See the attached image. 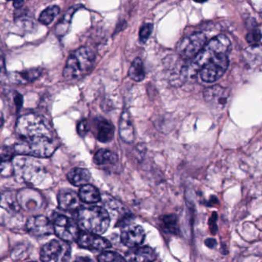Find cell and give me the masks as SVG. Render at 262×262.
<instances>
[{
    "instance_id": "1",
    "label": "cell",
    "mask_w": 262,
    "mask_h": 262,
    "mask_svg": "<svg viewBox=\"0 0 262 262\" xmlns=\"http://www.w3.org/2000/svg\"><path fill=\"white\" fill-rule=\"evenodd\" d=\"M17 142L15 152L19 156L49 158L57 148V142L50 123L33 113L19 118L16 127Z\"/></svg>"
},
{
    "instance_id": "2",
    "label": "cell",
    "mask_w": 262,
    "mask_h": 262,
    "mask_svg": "<svg viewBox=\"0 0 262 262\" xmlns=\"http://www.w3.org/2000/svg\"><path fill=\"white\" fill-rule=\"evenodd\" d=\"M230 50L231 42L227 36L224 35L216 36L205 46L188 67H184L185 77L195 76L207 62L217 56L228 55Z\"/></svg>"
},
{
    "instance_id": "3",
    "label": "cell",
    "mask_w": 262,
    "mask_h": 262,
    "mask_svg": "<svg viewBox=\"0 0 262 262\" xmlns=\"http://www.w3.org/2000/svg\"><path fill=\"white\" fill-rule=\"evenodd\" d=\"M76 212V223L82 231L99 235L110 227V214L102 207H81Z\"/></svg>"
},
{
    "instance_id": "4",
    "label": "cell",
    "mask_w": 262,
    "mask_h": 262,
    "mask_svg": "<svg viewBox=\"0 0 262 262\" xmlns=\"http://www.w3.org/2000/svg\"><path fill=\"white\" fill-rule=\"evenodd\" d=\"M13 170L19 182L31 185H38L45 177L43 165L30 156H15L13 160Z\"/></svg>"
},
{
    "instance_id": "5",
    "label": "cell",
    "mask_w": 262,
    "mask_h": 262,
    "mask_svg": "<svg viewBox=\"0 0 262 262\" xmlns=\"http://www.w3.org/2000/svg\"><path fill=\"white\" fill-rule=\"evenodd\" d=\"M96 55L90 49L81 47L71 53L67 59L63 77L67 80H77L86 75L94 66Z\"/></svg>"
},
{
    "instance_id": "6",
    "label": "cell",
    "mask_w": 262,
    "mask_h": 262,
    "mask_svg": "<svg viewBox=\"0 0 262 262\" xmlns=\"http://www.w3.org/2000/svg\"><path fill=\"white\" fill-rule=\"evenodd\" d=\"M70 244L62 240L50 241L46 244L40 251L42 262H69L71 257Z\"/></svg>"
},
{
    "instance_id": "7",
    "label": "cell",
    "mask_w": 262,
    "mask_h": 262,
    "mask_svg": "<svg viewBox=\"0 0 262 262\" xmlns=\"http://www.w3.org/2000/svg\"><path fill=\"white\" fill-rule=\"evenodd\" d=\"M53 225L55 234L67 243L76 241L81 231L75 221L62 214L55 217Z\"/></svg>"
},
{
    "instance_id": "8",
    "label": "cell",
    "mask_w": 262,
    "mask_h": 262,
    "mask_svg": "<svg viewBox=\"0 0 262 262\" xmlns=\"http://www.w3.org/2000/svg\"><path fill=\"white\" fill-rule=\"evenodd\" d=\"M229 65L227 55H222L207 62L200 71V76L202 80L208 83L215 82L220 79L228 69Z\"/></svg>"
},
{
    "instance_id": "9",
    "label": "cell",
    "mask_w": 262,
    "mask_h": 262,
    "mask_svg": "<svg viewBox=\"0 0 262 262\" xmlns=\"http://www.w3.org/2000/svg\"><path fill=\"white\" fill-rule=\"evenodd\" d=\"M206 42V36L203 33H193L179 42L178 52L185 59H192L200 53Z\"/></svg>"
},
{
    "instance_id": "10",
    "label": "cell",
    "mask_w": 262,
    "mask_h": 262,
    "mask_svg": "<svg viewBox=\"0 0 262 262\" xmlns=\"http://www.w3.org/2000/svg\"><path fill=\"white\" fill-rule=\"evenodd\" d=\"M27 231L34 237H45L54 232L53 223L43 215L33 216L27 221Z\"/></svg>"
},
{
    "instance_id": "11",
    "label": "cell",
    "mask_w": 262,
    "mask_h": 262,
    "mask_svg": "<svg viewBox=\"0 0 262 262\" xmlns=\"http://www.w3.org/2000/svg\"><path fill=\"white\" fill-rule=\"evenodd\" d=\"M76 242L82 248L95 251H102L112 246L111 243L107 239L98 234L85 231H80Z\"/></svg>"
},
{
    "instance_id": "12",
    "label": "cell",
    "mask_w": 262,
    "mask_h": 262,
    "mask_svg": "<svg viewBox=\"0 0 262 262\" xmlns=\"http://www.w3.org/2000/svg\"><path fill=\"white\" fill-rule=\"evenodd\" d=\"M145 230L139 225H127L122 228L121 241L128 248H136L145 240Z\"/></svg>"
},
{
    "instance_id": "13",
    "label": "cell",
    "mask_w": 262,
    "mask_h": 262,
    "mask_svg": "<svg viewBox=\"0 0 262 262\" xmlns=\"http://www.w3.org/2000/svg\"><path fill=\"white\" fill-rule=\"evenodd\" d=\"M18 204L27 211H33L39 209L43 203L40 193L32 188L21 190L17 194Z\"/></svg>"
},
{
    "instance_id": "14",
    "label": "cell",
    "mask_w": 262,
    "mask_h": 262,
    "mask_svg": "<svg viewBox=\"0 0 262 262\" xmlns=\"http://www.w3.org/2000/svg\"><path fill=\"white\" fill-rule=\"evenodd\" d=\"M204 98L205 101L214 108L221 110L226 105L228 99V93L226 89L220 85L207 88L204 91Z\"/></svg>"
},
{
    "instance_id": "15",
    "label": "cell",
    "mask_w": 262,
    "mask_h": 262,
    "mask_svg": "<svg viewBox=\"0 0 262 262\" xmlns=\"http://www.w3.org/2000/svg\"><path fill=\"white\" fill-rule=\"evenodd\" d=\"M57 198L59 208L64 211H76L81 208L79 195L73 190L62 189Z\"/></svg>"
},
{
    "instance_id": "16",
    "label": "cell",
    "mask_w": 262,
    "mask_h": 262,
    "mask_svg": "<svg viewBox=\"0 0 262 262\" xmlns=\"http://www.w3.org/2000/svg\"><path fill=\"white\" fill-rule=\"evenodd\" d=\"M125 259L126 262H153L156 259V253L150 247H136L125 254Z\"/></svg>"
},
{
    "instance_id": "17",
    "label": "cell",
    "mask_w": 262,
    "mask_h": 262,
    "mask_svg": "<svg viewBox=\"0 0 262 262\" xmlns=\"http://www.w3.org/2000/svg\"><path fill=\"white\" fill-rule=\"evenodd\" d=\"M119 136L127 143H133L135 141V129L129 113L127 110L122 113L119 121Z\"/></svg>"
},
{
    "instance_id": "18",
    "label": "cell",
    "mask_w": 262,
    "mask_h": 262,
    "mask_svg": "<svg viewBox=\"0 0 262 262\" xmlns=\"http://www.w3.org/2000/svg\"><path fill=\"white\" fill-rule=\"evenodd\" d=\"M42 73L40 69H30L24 71L11 73L9 77L13 83L27 84L39 79L42 76Z\"/></svg>"
},
{
    "instance_id": "19",
    "label": "cell",
    "mask_w": 262,
    "mask_h": 262,
    "mask_svg": "<svg viewBox=\"0 0 262 262\" xmlns=\"http://www.w3.org/2000/svg\"><path fill=\"white\" fill-rule=\"evenodd\" d=\"M114 133V126L111 122L105 119H97L96 123V136L99 142L105 143L113 140Z\"/></svg>"
},
{
    "instance_id": "20",
    "label": "cell",
    "mask_w": 262,
    "mask_h": 262,
    "mask_svg": "<svg viewBox=\"0 0 262 262\" xmlns=\"http://www.w3.org/2000/svg\"><path fill=\"white\" fill-rule=\"evenodd\" d=\"M91 174L88 169L82 168H75L70 170L67 174V179L72 185L75 186H83L90 182Z\"/></svg>"
},
{
    "instance_id": "21",
    "label": "cell",
    "mask_w": 262,
    "mask_h": 262,
    "mask_svg": "<svg viewBox=\"0 0 262 262\" xmlns=\"http://www.w3.org/2000/svg\"><path fill=\"white\" fill-rule=\"evenodd\" d=\"M78 195L80 201L87 204L97 203L101 200V194L99 190L89 184L81 187Z\"/></svg>"
},
{
    "instance_id": "22",
    "label": "cell",
    "mask_w": 262,
    "mask_h": 262,
    "mask_svg": "<svg viewBox=\"0 0 262 262\" xmlns=\"http://www.w3.org/2000/svg\"><path fill=\"white\" fill-rule=\"evenodd\" d=\"M14 149L6 147L0 149V174H4L9 169L13 170V160L14 159Z\"/></svg>"
},
{
    "instance_id": "23",
    "label": "cell",
    "mask_w": 262,
    "mask_h": 262,
    "mask_svg": "<svg viewBox=\"0 0 262 262\" xmlns=\"http://www.w3.org/2000/svg\"><path fill=\"white\" fill-rule=\"evenodd\" d=\"M118 160L117 155L108 149H99L94 156V162L98 165H115Z\"/></svg>"
},
{
    "instance_id": "24",
    "label": "cell",
    "mask_w": 262,
    "mask_h": 262,
    "mask_svg": "<svg viewBox=\"0 0 262 262\" xmlns=\"http://www.w3.org/2000/svg\"><path fill=\"white\" fill-rule=\"evenodd\" d=\"M128 76L130 79L136 82H141L145 77V67L143 62L140 58H136L134 59L129 70H128Z\"/></svg>"
},
{
    "instance_id": "25",
    "label": "cell",
    "mask_w": 262,
    "mask_h": 262,
    "mask_svg": "<svg viewBox=\"0 0 262 262\" xmlns=\"http://www.w3.org/2000/svg\"><path fill=\"white\" fill-rule=\"evenodd\" d=\"M76 10H77L76 7H72L64 15L62 21L58 24L56 29V33L59 36H64L67 33L69 28H70V24H71L72 18H73V14Z\"/></svg>"
},
{
    "instance_id": "26",
    "label": "cell",
    "mask_w": 262,
    "mask_h": 262,
    "mask_svg": "<svg viewBox=\"0 0 262 262\" xmlns=\"http://www.w3.org/2000/svg\"><path fill=\"white\" fill-rule=\"evenodd\" d=\"M59 13H60V9L58 6L48 7L43 10L39 16V22L46 26L50 25L53 22L55 18L59 15Z\"/></svg>"
},
{
    "instance_id": "27",
    "label": "cell",
    "mask_w": 262,
    "mask_h": 262,
    "mask_svg": "<svg viewBox=\"0 0 262 262\" xmlns=\"http://www.w3.org/2000/svg\"><path fill=\"white\" fill-rule=\"evenodd\" d=\"M98 262H126V260L119 253L105 251L99 254Z\"/></svg>"
},
{
    "instance_id": "28",
    "label": "cell",
    "mask_w": 262,
    "mask_h": 262,
    "mask_svg": "<svg viewBox=\"0 0 262 262\" xmlns=\"http://www.w3.org/2000/svg\"><path fill=\"white\" fill-rule=\"evenodd\" d=\"M162 224L165 230H168L169 232L176 233L178 231L177 217L174 214L164 216L162 219Z\"/></svg>"
},
{
    "instance_id": "29",
    "label": "cell",
    "mask_w": 262,
    "mask_h": 262,
    "mask_svg": "<svg viewBox=\"0 0 262 262\" xmlns=\"http://www.w3.org/2000/svg\"><path fill=\"white\" fill-rule=\"evenodd\" d=\"M260 38H261V35H260V30H254L247 34L246 40L252 47H257L260 46Z\"/></svg>"
},
{
    "instance_id": "30",
    "label": "cell",
    "mask_w": 262,
    "mask_h": 262,
    "mask_svg": "<svg viewBox=\"0 0 262 262\" xmlns=\"http://www.w3.org/2000/svg\"><path fill=\"white\" fill-rule=\"evenodd\" d=\"M152 28L153 26L151 24H144L141 27L140 31H139V40L141 42H142V43L146 42L149 36H151Z\"/></svg>"
},
{
    "instance_id": "31",
    "label": "cell",
    "mask_w": 262,
    "mask_h": 262,
    "mask_svg": "<svg viewBox=\"0 0 262 262\" xmlns=\"http://www.w3.org/2000/svg\"><path fill=\"white\" fill-rule=\"evenodd\" d=\"M89 130H90V127H89V123L86 120L84 119V120L79 122L77 126V132L79 136L84 137L88 133Z\"/></svg>"
},
{
    "instance_id": "32",
    "label": "cell",
    "mask_w": 262,
    "mask_h": 262,
    "mask_svg": "<svg viewBox=\"0 0 262 262\" xmlns=\"http://www.w3.org/2000/svg\"><path fill=\"white\" fill-rule=\"evenodd\" d=\"M23 102H24V99H23V96H21L20 94H18L16 93L14 96V104L16 105V110L19 111L20 110L21 107L23 106Z\"/></svg>"
},
{
    "instance_id": "33",
    "label": "cell",
    "mask_w": 262,
    "mask_h": 262,
    "mask_svg": "<svg viewBox=\"0 0 262 262\" xmlns=\"http://www.w3.org/2000/svg\"><path fill=\"white\" fill-rule=\"evenodd\" d=\"M73 262H96L93 259L90 258L89 257H85V256H81V257H78L76 260Z\"/></svg>"
},
{
    "instance_id": "34",
    "label": "cell",
    "mask_w": 262,
    "mask_h": 262,
    "mask_svg": "<svg viewBox=\"0 0 262 262\" xmlns=\"http://www.w3.org/2000/svg\"><path fill=\"white\" fill-rule=\"evenodd\" d=\"M205 245L208 246V248H213L216 245V241L213 238H208L205 240Z\"/></svg>"
},
{
    "instance_id": "35",
    "label": "cell",
    "mask_w": 262,
    "mask_h": 262,
    "mask_svg": "<svg viewBox=\"0 0 262 262\" xmlns=\"http://www.w3.org/2000/svg\"><path fill=\"white\" fill-rule=\"evenodd\" d=\"M5 68V60H4V54L0 50V72H2Z\"/></svg>"
},
{
    "instance_id": "36",
    "label": "cell",
    "mask_w": 262,
    "mask_h": 262,
    "mask_svg": "<svg viewBox=\"0 0 262 262\" xmlns=\"http://www.w3.org/2000/svg\"><path fill=\"white\" fill-rule=\"evenodd\" d=\"M24 4V1H16L13 3V7L16 9H19Z\"/></svg>"
},
{
    "instance_id": "37",
    "label": "cell",
    "mask_w": 262,
    "mask_h": 262,
    "mask_svg": "<svg viewBox=\"0 0 262 262\" xmlns=\"http://www.w3.org/2000/svg\"><path fill=\"white\" fill-rule=\"evenodd\" d=\"M3 123H4V118H3L2 113H0V128L2 126Z\"/></svg>"
}]
</instances>
